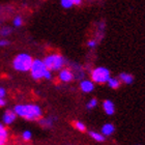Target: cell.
Listing matches in <instances>:
<instances>
[{"instance_id": "6da1fadb", "label": "cell", "mask_w": 145, "mask_h": 145, "mask_svg": "<svg viewBox=\"0 0 145 145\" xmlns=\"http://www.w3.org/2000/svg\"><path fill=\"white\" fill-rule=\"evenodd\" d=\"M17 115L27 119V120H35L42 116V110L37 105H17L14 109Z\"/></svg>"}, {"instance_id": "7a4b0ae2", "label": "cell", "mask_w": 145, "mask_h": 145, "mask_svg": "<svg viewBox=\"0 0 145 145\" xmlns=\"http://www.w3.org/2000/svg\"><path fill=\"white\" fill-rule=\"evenodd\" d=\"M33 58L27 53H20L14 58L12 67L18 72H29Z\"/></svg>"}, {"instance_id": "3957f363", "label": "cell", "mask_w": 145, "mask_h": 145, "mask_svg": "<svg viewBox=\"0 0 145 145\" xmlns=\"http://www.w3.org/2000/svg\"><path fill=\"white\" fill-rule=\"evenodd\" d=\"M42 61H44L46 67L51 72L61 70L65 63V59L63 58V56L58 53H52V54L47 55Z\"/></svg>"}, {"instance_id": "277c9868", "label": "cell", "mask_w": 145, "mask_h": 145, "mask_svg": "<svg viewBox=\"0 0 145 145\" xmlns=\"http://www.w3.org/2000/svg\"><path fill=\"white\" fill-rule=\"evenodd\" d=\"M47 70L48 69L46 67L44 61L40 59H33L29 72H30L32 78L35 80H39V79H44V75Z\"/></svg>"}, {"instance_id": "5b68a950", "label": "cell", "mask_w": 145, "mask_h": 145, "mask_svg": "<svg viewBox=\"0 0 145 145\" xmlns=\"http://www.w3.org/2000/svg\"><path fill=\"white\" fill-rule=\"evenodd\" d=\"M110 78V72L106 67H97L91 72V79L95 83H106Z\"/></svg>"}, {"instance_id": "8992f818", "label": "cell", "mask_w": 145, "mask_h": 145, "mask_svg": "<svg viewBox=\"0 0 145 145\" xmlns=\"http://www.w3.org/2000/svg\"><path fill=\"white\" fill-rule=\"evenodd\" d=\"M74 72H72L71 70H69V69H61V70H59V74H58V78H59V80L62 82H65V83H67V82H71L74 79Z\"/></svg>"}, {"instance_id": "52a82bcc", "label": "cell", "mask_w": 145, "mask_h": 145, "mask_svg": "<svg viewBox=\"0 0 145 145\" xmlns=\"http://www.w3.org/2000/svg\"><path fill=\"white\" fill-rule=\"evenodd\" d=\"M16 117H17V114L15 113V111H6L3 115V122L6 124H10L15 121Z\"/></svg>"}, {"instance_id": "ba28073f", "label": "cell", "mask_w": 145, "mask_h": 145, "mask_svg": "<svg viewBox=\"0 0 145 145\" xmlns=\"http://www.w3.org/2000/svg\"><path fill=\"white\" fill-rule=\"evenodd\" d=\"M80 88H81V90L84 91V92H91V91L94 89V85L91 81L83 80V81L80 83Z\"/></svg>"}, {"instance_id": "9c48e42d", "label": "cell", "mask_w": 145, "mask_h": 145, "mask_svg": "<svg viewBox=\"0 0 145 145\" xmlns=\"http://www.w3.org/2000/svg\"><path fill=\"white\" fill-rule=\"evenodd\" d=\"M104 110H105V112H106L108 115H112L115 111L114 104L109 100L105 101V102H104Z\"/></svg>"}, {"instance_id": "30bf717a", "label": "cell", "mask_w": 145, "mask_h": 145, "mask_svg": "<svg viewBox=\"0 0 145 145\" xmlns=\"http://www.w3.org/2000/svg\"><path fill=\"white\" fill-rule=\"evenodd\" d=\"M7 141V131L2 123H0V145H4Z\"/></svg>"}, {"instance_id": "8fae6325", "label": "cell", "mask_w": 145, "mask_h": 145, "mask_svg": "<svg viewBox=\"0 0 145 145\" xmlns=\"http://www.w3.org/2000/svg\"><path fill=\"white\" fill-rule=\"evenodd\" d=\"M102 132H103L104 135H106V136H110V135L114 132V127H113L111 123H107L102 127Z\"/></svg>"}, {"instance_id": "7c38bea8", "label": "cell", "mask_w": 145, "mask_h": 145, "mask_svg": "<svg viewBox=\"0 0 145 145\" xmlns=\"http://www.w3.org/2000/svg\"><path fill=\"white\" fill-rule=\"evenodd\" d=\"M120 80L122 82H124L125 84H131L133 82V76H131L130 74H127V72H122L120 74Z\"/></svg>"}, {"instance_id": "4fadbf2b", "label": "cell", "mask_w": 145, "mask_h": 145, "mask_svg": "<svg viewBox=\"0 0 145 145\" xmlns=\"http://www.w3.org/2000/svg\"><path fill=\"white\" fill-rule=\"evenodd\" d=\"M12 32V29L9 26H3L0 28V35L1 37H6V36L10 35V33Z\"/></svg>"}, {"instance_id": "5bb4252c", "label": "cell", "mask_w": 145, "mask_h": 145, "mask_svg": "<svg viewBox=\"0 0 145 145\" xmlns=\"http://www.w3.org/2000/svg\"><path fill=\"white\" fill-rule=\"evenodd\" d=\"M108 85L110 86L111 88L113 89H116V88L119 87V85H120V81L118 80V79H115V78H109L108 81Z\"/></svg>"}, {"instance_id": "9a60e30c", "label": "cell", "mask_w": 145, "mask_h": 145, "mask_svg": "<svg viewBox=\"0 0 145 145\" xmlns=\"http://www.w3.org/2000/svg\"><path fill=\"white\" fill-rule=\"evenodd\" d=\"M23 18H22L21 16H16L15 18L12 19V25L15 26V27L19 28V27H21L22 25H23Z\"/></svg>"}, {"instance_id": "2e32d148", "label": "cell", "mask_w": 145, "mask_h": 145, "mask_svg": "<svg viewBox=\"0 0 145 145\" xmlns=\"http://www.w3.org/2000/svg\"><path fill=\"white\" fill-rule=\"evenodd\" d=\"M60 4L63 8H67V9L71 8V7L74 6V4H72V2L71 0H60Z\"/></svg>"}, {"instance_id": "e0dca14e", "label": "cell", "mask_w": 145, "mask_h": 145, "mask_svg": "<svg viewBox=\"0 0 145 145\" xmlns=\"http://www.w3.org/2000/svg\"><path fill=\"white\" fill-rule=\"evenodd\" d=\"M90 136L93 138L95 141H99V142H102V141H104V136L103 135H101V134L99 133H94V132H91L90 133Z\"/></svg>"}, {"instance_id": "ac0fdd59", "label": "cell", "mask_w": 145, "mask_h": 145, "mask_svg": "<svg viewBox=\"0 0 145 145\" xmlns=\"http://www.w3.org/2000/svg\"><path fill=\"white\" fill-rule=\"evenodd\" d=\"M75 127L76 129H78L79 131H81V132H84L86 130V127H85L84 123H82L80 121H76L75 122Z\"/></svg>"}, {"instance_id": "d6986e66", "label": "cell", "mask_w": 145, "mask_h": 145, "mask_svg": "<svg viewBox=\"0 0 145 145\" xmlns=\"http://www.w3.org/2000/svg\"><path fill=\"white\" fill-rule=\"evenodd\" d=\"M9 45V40L6 39L5 37H2L0 39V48H4V47H7Z\"/></svg>"}, {"instance_id": "ffe728a7", "label": "cell", "mask_w": 145, "mask_h": 145, "mask_svg": "<svg viewBox=\"0 0 145 145\" xmlns=\"http://www.w3.org/2000/svg\"><path fill=\"white\" fill-rule=\"evenodd\" d=\"M31 132L30 131H25L24 133H23V135H22V137H23V139L25 140V141H28V140L31 139Z\"/></svg>"}, {"instance_id": "44dd1931", "label": "cell", "mask_w": 145, "mask_h": 145, "mask_svg": "<svg viewBox=\"0 0 145 145\" xmlns=\"http://www.w3.org/2000/svg\"><path fill=\"white\" fill-rule=\"evenodd\" d=\"M97 105V101L95 99H92L91 101H89V103L87 104V108L88 109H92Z\"/></svg>"}, {"instance_id": "7402d4cb", "label": "cell", "mask_w": 145, "mask_h": 145, "mask_svg": "<svg viewBox=\"0 0 145 145\" xmlns=\"http://www.w3.org/2000/svg\"><path fill=\"white\" fill-rule=\"evenodd\" d=\"M40 124L42 127H51L52 121L50 119H42V120H40Z\"/></svg>"}, {"instance_id": "603a6c76", "label": "cell", "mask_w": 145, "mask_h": 145, "mask_svg": "<svg viewBox=\"0 0 145 145\" xmlns=\"http://www.w3.org/2000/svg\"><path fill=\"white\" fill-rule=\"evenodd\" d=\"M97 42L95 40V39H90V40H88L87 42V46L91 49L94 48V47L97 46Z\"/></svg>"}, {"instance_id": "cb8c5ba5", "label": "cell", "mask_w": 145, "mask_h": 145, "mask_svg": "<svg viewBox=\"0 0 145 145\" xmlns=\"http://www.w3.org/2000/svg\"><path fill=\"white\" fill-rule=\"evenodd\" d=\"M44 79L46 80H51L52 79V72L50 70H47L45 72V75H44Z\"/></svg>"}, {"instance_id": "d4e9b609", "label": "cell", "mask_w": 145, "mask_h": 145, "mask_svg": "<svg viewBox=\"0 0 145 145\" xmlns=\"http://www.w3.org/2000/svg\"><path fill=\"white\" fill-rule=\"evenodd\" d=\"M5 94H6L5 89H4L3 87H0V97H5Z\"/></svg>"}, {"instance_id": "484cf974", "label": "cell", "mask_w": 145, "mask_h": 145, "mask_svg": "<svg viewBox=\"0 0 145 145\" xmlns=\"http://www.w3.org/2000/svg\"><path fill=\"white\" fill-rule=\"evenodd\" d=\"M71 1L72 2L74 5H80L82 3V0H71Z\"/></svg>"}, {"instance_id": "4316f807", "label": "cell", "mask_w": 145, "mask_h": 145, "mask_svg": "<svg viewBox=\"0 0 145 145\" xmlns=\"http://www.w3.org/2000/svg\"><path fill=\"white\" fill-rule=\"evenodd\" d=\"M5 105V101H4V97H0V107H2Z\"/></svg>"}]
</instances>
